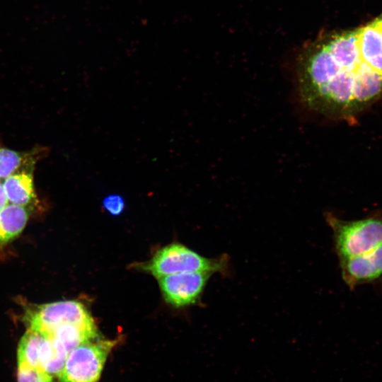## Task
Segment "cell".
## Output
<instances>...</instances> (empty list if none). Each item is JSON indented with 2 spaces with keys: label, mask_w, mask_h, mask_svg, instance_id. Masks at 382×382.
<instances>
[{
  "label": "cell",
  "mask_w": 382,
  "mask_h": 382,
  "mask_svg": "<svg viewBox=\"0 0 382 382\" xmlns=\"http://www.w3.org/2000/svg\"><path fill=\"white\" fill-rule=\"evenodd\" d=\"M139 267L158 279L186 272L227 274L229 260L226 255L218 258H207L183 245L172 243L158 250L151 260Z\"/></svg>",
  "instance_id": "cell-1"
},
{
  "label": "cell",
  "mask_w": 382,
  "mask_h": 382,
  "mask_svg": "<svg viewBox=\"0 0 382 382\" xmlns=\"http://www.w3.org/2000/svg\"><path fill=\"white\" fill-rule=\"evenodd\" d=\"M326 221L333 232L339 260L363 254L382 245V215L345 221L328 214Z\"/></svg>",
  "instance_id": "cell-2"
},
{
  "label": "cell",
  "mask_w": 382,
  "mask_h": 382,
  "mask_svg": "<svg viewBox=\"0 0 382 382\" xmlns=\"http://www.w3.org/2000/svg\"><path fill=\"white\" fill-rule=\"evenodd\" d=\"M117 340L95 339L71 350L52 382H97Z\"/></svg>",
  "instance_id": "cell-3"
},
{
  "label": "cell",
  "mask_w": 382,
  "mask_h": 382,
  "mask_svg": "<svg viewBox=\"0 0 382 382\" xmlns=\"http://www.w3.org/2000/svg\"><path fill=\"white\" fill-rule=\"evenodd\" d=\"M28 328L46 337H50L55 329L66 324L97 330L95 322L81 302L73 300L61 301L39 306L28 313Z\"/></svg>",
  "instance_id": "cell-4"
},
{
  "label": "cell",
  "mask_w": 382,
  "mask_h": 382,
  "mask_svg": "<svg viewBox=\"0 0 382 382\" xmlns=\"http://www.w3.org/2000/svg\"><path fill=\"white\" fill-rule=\"evenodd\" d=\"M212 273L186 272L158 278V284L165 301L176 306L195 303L202 294Z\"/></svg>",
  "instance_id": "cell-5"
},
{
  "label": "cell",
  "mask_w": 382,
  "mask_h": 382,
  "mask_svg": "<svg viewBox=\"0 0 382 382\" xmlns=\"http://www.w3.org/2000/svg\"><path fill=\"white\" fill-rule=\"evenodd\" d=\"M342 277L353 289L382 277V245L369 252L340 260Z\"/></svg>",
  "instance_id": "cell-6"
},
{
  "label": "cell",
  "mask_w": 382,
  "mask_h": 382,
  "mask_svg": "<svg viewBox=\"0 0 382 382\" xmlns=\"http://www.w3.org/2000/svg\"><path fill=\"white\" fill-rule=\"evenodd\" d=\"M8 203L25 207L35 197L32 168L19 170L3 182Z\"/></svg>",
  "instance_id": "cell-7"
},
{
  "label": "cell",
  "mask_w": 382,
  "mask_h": 382,
  "mask_svg": "<svg viewBox=\"0 0 382 382\" xmlns=\"http://www.w3.org/2000/svg\"><path fill=\"white\" fill-rule=\"evenodd\" d=\"M28 219L25 207L8 203L0 210V245L18 236Z\"/></svg>",
  "instance_id": "cell-8"
},
{
  "label": "cell",
  "mask_w": 382,
  "mask_h": 382,
  "mask_svg": "<svg viewBox=\"0 0 382 382\" xmlns=\"http://www.w3.org/2000/svg\"><path fill=\"white\" fill-rule=\"evenodd\" d=\"M35 158L0 145V181L19 170L32 168Z\"/></svg>",
  "instance_id": "cell-9"
},
{
  "label": "cell",
  "mask_w": 382,
  "mask_h": 382,
  "mask_svg": "<svg viewBox=\"0 0 382 382\" xmlns=\"http://www.w3.org/2000/svg\"><path fill=\"white\" fill-rule=\"evenodd\" d=\"M371 46L376 57V69L382 74V17L377 18L373 25Z\"/></svg>",
  "instance_id": "cell-10"
},
{
  "label": "cell",
  "mask_w": 382,
  "mask_h": 382,
  "mask_svg": "<svg viewBox=\"0 0 382 382\" xmlns=\"http://www.w3.org/2000/svg\"><path fill=\"white\" fill-rule=\"evenodd\" d=\"M17 382H52V379L36 369L17 365Z\"/></svg>",
  "instance_id": "cell-11"
},
{
  "label": "cell",
  "mask_w": 382,
  "mask_h": 382,
  "mask_svg": "<svg viewBox=\"0 0 382 382\" xmlns=\"http://www.w3.org/2000/svg\"><path fill=\"white\" fill-rule=\"evenodd\" d=\"M103 205L110 214L119 215L125 208V201L120 195H111L104 199Z\"/></svg>",
  "instance_id": "cell-12"
},
{
  "label": "cell",
  "mask_w": 382,
  "mask_h": 382,
  "mask_svg": "<svg viewBox=\"0 0 382 382\" xmlns=\"http://www.w3.org/2000/svg\"><path fill=\"white\" fill-rule=\"evenodd\" d=\"M8 204V201L5 193L3 183L0 181V210Z\"/></svg>",
  "instance_id": "cell-13"
}]
</instances>
